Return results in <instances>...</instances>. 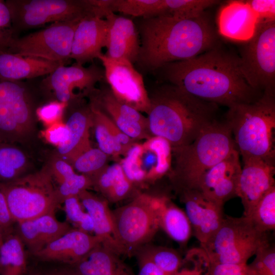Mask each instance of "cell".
I'll return each mask as SVG.
<instances>
[{"label":"cell","instance_id":"cell-5","mask_svg":"<svg viewBox=\"0 0 275 275\" xmlns=\"http://www.w3.org/2000/svg\"><path fill=\"white\" fill-rule=\"evenodd\" d=\"M225 119L242 161L274 160L275 91H265L254 102L229 108Z\"/></svg>","mask_w":275,"mask_h":275},{"label":"cell","instance_id":"cell-39","mask_svg":"<svg viewBox=\"0 0 275 275\" xmlns=\"http://www.w3.org/2000/svg\"><path fill=\"white\" fill-rule=\"evenodd\" d=\"M249 264L254 275H275V248L270 242L261 248Z\"/></svg>","mask_w":275,"mask_h":275},{"label":"cell","instance_id":"cell-25","mask_svg":"<svg viewBox=\"0 0 275 275\" xmlns=\"http://www.w3.org/2000/svg\"><path fill=\"white\" fill-rule=\"evenodd\" d=\"M66 123L69 130L68 140L57 148L59 156L70 163L78 155L92 147L90 129L93 120L90 106L74 111Z\"/></svg>","mask_w":275,"mask_h":275},{"label":"cell","instance_id":"cell-30","mask_svg":"<svg viewBox=\"0 0 275 275\" xmlns=\"http://www.w3.org/2000/svg\"><path fill=\"white\" fill-rule=\"evenodd\" d=\"M24 243L17 234L3 237L0 244V275H23L26 268Z\"/></svg>","mask_w":275,"mask_h":275},{"label":"cell","instance_id":"cell-27","mask_svg":"<svg viewBox=\"0 0 275 275\" xmlns=\"http://www.w3.org/2000/svg\"><path fill=\"white\" fill-rule=\"evenodd\" d=\"M78 197L92 219L94 235L102 240V245L120 255L114 238L113 222L108 202L88 190L82 191Z\"/></svg>","mask_w":275,"mask_h":275},{"label":"cell","instance_id":"cell-47","mask_svg":"<svg viewBox=\"0 0 275 275\" xmlns=\"http://www.w3.org/2000/svg\"><path fill=\"white\" fill-rule=\"evenodd\" d=\"M258 16V22L275 20L274 0L245 1Z\"/></svg>","mask_w":275,"mask_h":275},{"label":"cell","instance_id":"cell-3","mask_svg":"<svg viewBox=\"0 0 275 275\" xmlns=\"http://www.w3.org/2000/svg\"><path fill=\"white\" fill-rule=\"evenodd\" d=\"M149 96V132L168 141L172 148L190 144L204 128L217 119V104L198 99L172 84L158 87Z\"/></svg>","mask_w":275,"mask_h":275},{"label":"cell","instance_id":"cell-18","mask_svg":"<svg viewBox=\"0 0 275 275\" xmlns=\"http://www.w3.org/2000/svg\"><path fill=\"white\" fill-rule=\"evenodd\" d=\"M242 161L237 196L241 199L243 215L249 217L261 198L275 186L274 160L251 158Z\"/></svg>","mask_w":275,"mask_h":275},{"label":"cell","instance_id":"cell-20","mask_svg":"<svg viewBox=\"0 0 275 275\" xmlns=\"http://www.w3.org/2000/svg\"><path fill=\"white\" fill-rule=\"evenodd\" d=\"M107 26V57L127 60L133 64L138 59L140 41L136 25L127 17L111 12L105 17Z\"/></svg>","mask_w":275,"mask_h":275},{"label":"cell","instance_id":"cell-14","mask_svg":"<svg viewBox=\"0 0 275 275\" xmlns=\"http://www.w3.org/2000/svg\"><path fill=\"white\" fill-rule=\"evenodd\" d=\"M105 79L104 70L95 64L85 67L75 63L61 65L42 80L41 88L51 94L55 100L71 102L86 94H91L96 84Z\"/></svg>","mask_w":275,"mask_h":275},{"label":"cell","instance_id":"cell-34","mask_svg":"<svg viewBox=\"0 0 275 275\" xmlns=\"http://www.w3.org/2000/svg\"><path fill=\"white\" fill-rule=\"evenodd\" d=\"M163 0H111L112 12H118L138 18L161 15Z\"/></svg>","mask_w":275,"mask_h":275},{"label":"cell","instance_id":"cell-40","mask_svg":"<svg viewBox=\"0 0 275 275\" xmlns=\"http://www.w3.org/2000/svg\"><path fill=\"white\" fill-rule=\"evenodd\" d=\"M93 186L90 177L84 174H74L65 181L57 186L61 203L70 197L78 196L82 191Z\"/></svg>","mask_w":275,"mask_h":275},{"label":"cell","instance_id":"cell-7","mask_svg":"<svg viewBox=\"0 0 275 275\" xmlns=\"http://www.w3.org/2000/svg\"><path fill=\"white\" fill-rule=\"evenodd\" d=\"M159 196L139 194L128 204L111 210L120 255L135 254L155 236L159 229Z\"/></svg>","mask_w":275,"mask_h":275},{"label":"cell","instance_id":"cell-28","mask_svg":"<svg viewBox=\"0 0 275 275\" xmlns=\"http://www.w3.org/2000/svg\"><path fill=\"white\" fill-rule=\"evenodd\" d=\"M91 179L93 186L108 202L122 201L133 190L134 184L127 177L120 163L106 165Z\"/></svg>","mask_w":275,"mask_h":275},{"label":"cell","instance_id":"cell-16","mask_svg":"<svg viewBox=\"0 0 275 275\" xmlns=\"http://www.w3.org/2000/svg\"><path fill=\"white\" fill-rule=\"evenodd\" d=\"M185 208L193 234L201 246L206 244L220 227L225 215L224 205L204 195L197 188L178 194Z\"/></svg>","mask_w":275,"mask_h":275},{"label":"cell","instance_id":"cell-24","mask_svg":"<svg viewBox=\"0 0 275 275\" xmlns=\"http://www.w3.org/2000/svg\"><path fill=\"white\" fill-rule=\"evenodd\" d=\"M64 65L58 62L1 51L0 78L10 81L31 79L47 75Z\"/></svg>","mask_w":275,"mask_h":275},{"label":"cell","instance_id":"cell-45","mask_svg":"<svg viewBox=\"0 0 275 275\" xmlns=\"http://www.w3.org/2000/svg\"><path fill=\"white\" fill-rule=\"evenodd\" d=\"M208 275H254L249 264H230L208 262Z\"/></svg>","mask_w":275,"mask_h":275},{"label":"cell","instance_id":"cell-31","mask_svg":"<svg viewBox=\"0 0 275 275\" xmlns=\"http://www.w3.org/2000/svg\"><path fill=\"white\" fill-rule=\"evenodd\" d=\"M29 163L22 150L13 144L0 142V182H10L25 175Z\"/></svg>","mask_w":275,"mask_h":275},{"label":"cell","instance_id":"cell-46","mask_svg":"<svg viewBox=\"0 0 275 275\" xmlns=\"http://www.w3.org/2000/svg\"><path fill=\"white\" fill-rule=\"evenodd\" d=\"M47 167L57 185L75 173L72 165L59 156L54 157Z\"/></svg>","mask_w":275,"mask_h":275},{"label":"cell","instance_id":"cell-43","mask_svg":"<svg viewBox=\"0 0 275 275\" xmlns=\"http://www.w3.org/2000/svg\"><path fill=\"white\" fill-rule=\"evenodd\" d=\"M191 255L193 266L191 268H183L175 275H208V259L204 251L200 248L188 251Z\"/></svg>","mask_w":275,"mask_h":275},{"label":"cell","instance_id":"cell-9","mask_svg":"<svg viewBox=\"0 0 275 275\" xmlns=\"http://www.w3.org/2000/svg\"><path fill=\"white\" fill-rule=\"evenodd\" d=\"M239 58L242 72L253 88L261 93L275 91V20L258 22Z\"/></svg>","mask_w":275,"mask_h":275},{"label":"cell","instance_id":"cell-2","mask_svg":"<svg viewBox=\"0 0 275 275\" xmlns=\"http://www.w3.org/2000/svg\"><path fill=\"white\" fill-rule=\"evenodd\" d=\"M139 18L135 25L140 47L135 63L145 71H155L168 64L189 60L218 45L215 26L205 12L189 19Z\"/></svg>","mask_w":275,"mask_h":275},{"label":"cell","instance_id":"cell-50","mask_svg":"<svg viewBox=\"0 0 275 275\" xmlns=\"http://www.w3.org/2000/svg\"><path fill=\"white\" fill-rule=\"evenodd\" d=\"M51 275H79V274L75 271V270H71V271H65L58 272Z\"/></svg>","mask_w":275,"mask_h":275},{"label":"cell","instance_id":"cell-32","mask_svg":"<svg viewBox=\"0 0 275 275\" xmlns=\"http://www.w3.org/2000/svg\"><path fill=\"white\" fill-rule=\"evenodd\" d=\"M219 2L216 0H163L160 16L179 19H189L198 17L205 10Z\"/></svg>","mask_w":275,"mask_h":275},{"label":"cell","instance_id":"cell-26","mask_svg":"<svg viewBox=\"0 0 275 275\" xmlns=\"http://www.w3.org/2000/svg\"><path fill=\"white\" fill-rule=\"evenodd\" d=\"M75 265L79 275H136L120 255L99 244Z\"/></svg>","mask_w":275,"mask_h":275},{"label":"cell","instance_id":"cell-36","mask_svg":"<svg viewBox=\"0 0 275 275\" xmlns=\"http://www.w3.org/2000/svg\"><path fill=\"white\" fill-rule=\"evenodd\" d=\"M108 155L92 147L76 157L70 163L73 169L91 178L107 165Z\"/></svg>","mask_w":275,"mask_h":275},{"label":"cell","instance_id":"cell-23","mask_svg":"<svg viewBox=\"0 0 275 275\" xmlns=\"http://www.w3.org/2000/svg\"><path fill=\"white\" fill-rule=\"evenodd\" d=\"M54 215L46 214L18 223L17 235L33 254L72 229L67 222L59 221Z\"/></svg>","mask_w":275,"mask_h":275},{"label":"cell","instance_id":"cell-19","mask_svg":"<svg viewBox=\"0 0 275 275\" xmlns=\"http://www.w3.org/2000/svg\"><path fill=\"white\" fill-rule=\"evenodd\" d=\"M100 243L102 240L99 237L71 229L34 255L42 260L75 265Z\"/></svg>","mask_w":275,"mask_h":275},{"label":"cell","instance_id":"cell-1","mask_svg":"<svg viewBox=\"0 0 275 275\" xmlns=\"http://www.w3.org/2000/svg\"><path fill=\"white\" fill-rule=\"evenodd\" d=\"M157 70L171 84L190 95L228 108L254 102L263 94L247 81L240 68L239 56L218 45L191 59L168 64Z\"/></svg>","mask_w":275,"mask_h":275},{"label":"cell","instance_id":"cell-6","mask_svg":"<svg viewBox=\"0 0 275 275\" xmlns=\"http://www.w3.org/2000/svg\"><path fill=\"white\" fill-rule=\"evenodd\" d=\"M14 222L19 223L55 214L61 204L48 167L10 182H1Z\"/></svg>","mask_w":275,"mask_h":275},{"label":"cell","instance_id":"cell-41","mask_svg":"<svg viewBox=\"0 0 275 275\" xmlns=\"http://www.w3.org/2000/svg\"><path fill=\"white\" fill-rule=\"evenodd\" d=\"M68 106L65 102L51 101L37 108L35 115L47 127L62 121L65 109Z\"/></svg>","mask_w":275,"mask_h":275},{"label":"cell","instance_id":"cell-10","mask_svg":"<svg viewBox=\"0 0 275 275\" xmlns=\"http://www.w3.org/2000/svg\"><path fill=\"white\" fill-rule=\"evenodd\" d=\"M35 111L26 84L0 78V142L13 144L29 136Z\"/></svg>","mask_w":275,"mask_h":275},{"label":"cell","instance_id":"cell-4","mask_svg":"<svg viewBox=\"0 0 275 275\" xmlns=\"http://www.w3.org/2000/svg\"><path fill=\"white\" fill-rule=\"evenodd\" d=\"M236 149L231 128L216 119L204 128L190 144L172 148L168 176L177 194L196 188L202 175Z\"/></svg>","mask_w":275,"mask_h":275},{"label":"cell","instance_id":"cell-48","mask_svg":"<svg viewBox=\"0 0 275 275\" xmlns=\"http://www.w3.org/2000/svg\"><path fill=\"white\" fill-rule=\"evenodd\" d=\"M14 223L0 182V227L3 237L12 233Z\"/></svg>","mask_w":275,"mask_h":275},{"label":"cell","instance_id":"cell-42","mask_svg":"<svg viewBox=\"0 0 275 275\" xmlns=\"http://www.w3.org/2000/svg\"><path fill=\"white\" fill-rule=\"evenodd\" d=\"M11 14L5 1L0 0V52L6 51L15 38Z\"/></svg>","mask_w":275,"mask_h":275},{"label":"cell","instance_id":"cell-51","mask_svg":"<svg viewBox=\"0 0 275 275\" xmlns=\"http://www.w3.org/2000/svg\"><path fill=\"white\" fill-rule=\"evenodd\" d=\"M3 239V234L2 232L1 228L0 227V244L2 243Z\"/></svg>","mask_w":275,"mask_h":275},{"label":"cell","instance_id":"cell-12","mask_svg":"<svg viewBox=\"0 0 275 275\" xmlns=\"http://www.w3.org/2000/svg\"><path fill=\"white\" fill-rule=\"evenodd\" d=\"M80 20L54 22L39 31L15 37L6 52L65 65L71 59L73 35Z\"/></svg>","mask_w":275,"mask_h":275},{"label":"cell","instance_id":"cell-37","mask_svg":"<svg viewBox=\"0 0 275 275\" xmlns=\"http://www.w3.org/2000/svg\"><path fill=\"white\" fill-rule=\"evenodd\" d=\"M93 125L98 148L108 156L117 157L116 147L114 139L105 123L103 112L91 103Z\"/></svg>","mask_w":275,"mask_h":275},{"label":"cell","instance_id":"cell-33","mask_svg":"<svg viewBox=\"0 0 275 275\" xmlns=\"http://www.w3.org/2000/svg\"><path fill=\"white\" fill-rule=\"evenodd\" d=\"M138 251L149 258L166 275H175L184 263L180 255L171 248L147 244Z\"/></svg>","mask_w":275,"mask_h":275},{"label":"cell","instance_id":"cell-22","mask_svg":"<svg viewBox=\"0 0 275 275\" xmlns=\"http://www.w3.org/2000/svg\"><path fill=\"white\" fill-rule=\"evenodd\" d=\"M258 16L245 1H229L218 16V32L228 39L247 41L253 36Z\"/></svg>","mask_w":275,"mask_h":275},{"label":"cell","instance_id":"cell-29","mask_svg":"<svg viewBox=\"0 0 275 275\" xmlns=\"http://www.w3.org/2000/svg\"><path fill=\"white\" fill-rule=\"evenodd\" d=\"M157 214L159 228L179 244H184L192 234V228L185 211L168 197L159 196Z\"/></svg>","mask_w":275,"mask_h":275},{"label":"cell","instance_id":"cell-44","mask_svg":"<svg viewBox=\"0 0 275 275\" xmlns=\"http://www.w3.org/2000/svg\"><path fill=\"white\" fill-rule=\"evenodd\" d=\"M41 133L48 143L58 148L68 141L69 130L66 123L62 121L47 127Z\"/></svg>","mask_w":275,"mask_h":275},{"label":"cell","instance_id":"cell-52","mask_svg":"<svg viewBox=\"0 0 275 275\" xmlns=\"http://www.w3.org/2000/svg\"><path fill=\"white\" fill-rule=\"evenodd\" d=\"M30 275H39V274H30Z\"/></svg>","mask_w":275,"mask_h":275},{"label":"cell","instance_id":"cell-49","mask_svg":"<svg viewBox=\"0 0 275 275\" xmlns=\"http://www.w3.org/2000/svg\"><path fill=\"white\" fill-rule=\"evenodd\" d=\"M135 255L139 266V273L137 275H166L143 253L138 251Z\"/></svg>","mask_w":275,"mask_h":275},{"label":"cell","instance_id":"cell-8","mask_svg":"<svg viewBox=\"0 0 275 275\" xmlns=\"http://www.w3.org/2000/svg\"><path fill=\"white\" fill-rule=\"evenodd\" d=\"M269 242L268 233L258 231L248 217L225 216L218 230L201 248L209 262L240 265L247 264Z\"/></svg>","mask_w":275,"mask_h":275},{"label":"cell","instance_id":"cell-35","mask_svg":"<svg viewBox=\"0 0 275 275\" xmlns=\"http://www.w3.org/2000/svg\"><path fill=\"white\" fill-rule=\"evenodd\" d=\"M248 218L259 231L275 229V186L269 189L255 206Z\"/></svg>","mask_w":275,"mask_h":275},{"label":"cell","instance_id":"cell-15","mask_svg":"<svg viewBox=\"0 0 275 275\" xmlns=\"http://www.w3.org/2000/svg\"><path fill=\"white\" fill-rule=\"evenodd\" d=\"M104 68L105 79L109 90L119 102L141 113H148L150 98L142 75L130 62L113 59L102 53L98 58Z\"/></svg>","mask_w":275,"mask_h":275},{"label":"cell","instance_id":"cell-21","mask_svg":"<svg viewBox=\"0 0 275 275\" xmlns=\"http://www.w3.org/2000/svg\"><path fill=\"white\" fill-rule=\"evenodd\" d=\"M107 32L105 19L92 15L82 18L74 31L70 59L84 65L98 58L106 47Z\"/></svg>","mask_w":275,"mask_h":275},{"label":"cell","instance_id":"cell-13","mask_svg":"<svg viewBox=\"0 0 275 275\" xmlns=\"http://www.w3.org/2000/svg\"><path fill=\"white\" fill-rule=\"evenodd\" d=\"M172 147L166 140L151 136L143 143L135 142L120 162L128 179L134 184L155 182L171 171Z\"/></svg>","mask_w":275,"mask_h":275},{"label":"cell","instance_id":"cell-38","mask_svg":"<svg viewBox=\"0 0 275 275\" xmlns=\"http://www.w3.org/2000/svg\"><path fill=\"white\" fill-rule=\"evenodd\" d=\"M64 210L68 219L74 224L77 229L90 233H93L94 225L92 219L87 212H85L78 196L66 199Z\"/></svg>","mask_w":275,"mask_h":275},{"label":"cell","instance_id":"cell-11","mask_svg":"<svg viewBox=\"0 0 275 275\" xmlns=\"http://www.w3.org/2000/svg\"><path fill=\"white\" fill-rule=\"evenodd\" d=\"M5 3L14 32L92 15L86 0H7Z\"/></svg>","mask_w":275,"mask_h":275},{"label":"cell","instance_id":"cell-17","mask_svg":"<svg viewBox=\"0 0 275 275\" xmlns=\"http://www.w3.org/2000/svg\"><path fill=\"white\" fill-rule=\"evenodd\" d=\"M241 169L240 155L235 149L207 170L201 177L196 188L209 199L224 205L228 200L237 196Z\"/></svg>","mask_w":275,"mask_h":275}]
</instances>
